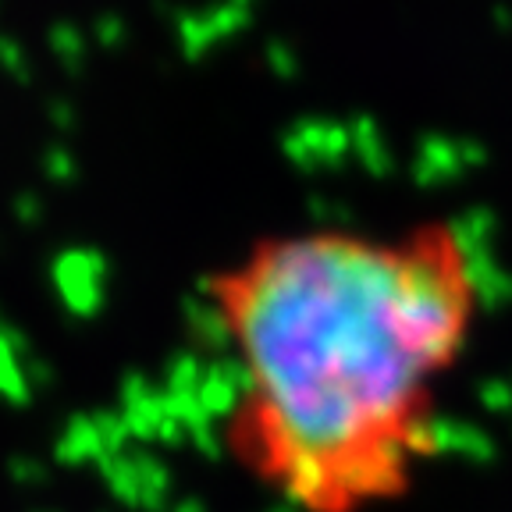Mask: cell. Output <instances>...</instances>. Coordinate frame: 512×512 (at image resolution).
<instances>
[{
  "label": "cell",
  "instance_id": "1",
  "mask_svg": "<svg viewBox=\"0 0 512 512\" xmlns=\"http://www.w3.org/2000/svg\"><path fill=\"white\" fill-rule=\"evenodd\" d=\"M235 360L228 456L299 512H370L441 445V392L484 313L456 221L253 239L203 278Z\"/></svg>",
  "mask_w": 512,
  "mask_h": 512
}]
</instances>
